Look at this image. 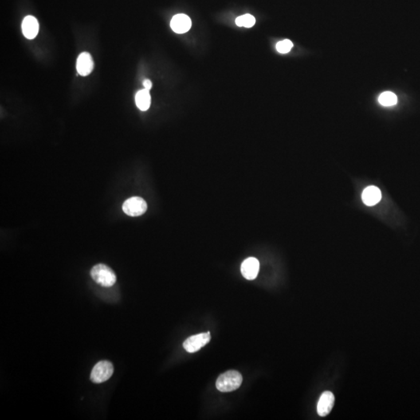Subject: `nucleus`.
<instances>
[{"label":"nucleus","mask_w":420,"mask_h":420,"mask_svg":"<svg viewBox=\"0 0 420 420\" xmlns=\"http://www.w3.org/2000/svg\"><path fill=\"white\" fill-rule=\"evenodd\" d=\"M292 46L293 45H292V41L287 39V40H283V41L278 42L277 45H276V49L280 53L287 54L291 52Z\"/></svg>","instance_id":"obj_15"},{"label":"nucleus","mask_w":420,"mask_h":420,"mask_svg":"<svg viewBox=\"0 0 420 420\" xmlns=\"http://www.w3.org/2000/svg\"><path fill=\"white\" fill-rule=\"evenodd\" d=\"M235 23L238 27L250 28L256 24V18L251 14H245V15L237 17L236 19Z\"/></svg>","instance_id":"obj_14"},{"label":"nucleus","mask_w":420,"mask_h":420,"mask_svg":"<svg viewBox=\"0 0 420 420\" xmlns=\"http://www.w3.org/2000/svg\"><path fill=\"white\" fill-rule=\"evenodd\" d=\"M143 86H144L145 89L147 90V91H150L153 87L152 82L150 81V80H144Z\"/></svg>","instance_id":"obj_16"},{"label":"nucleus","mask_w":420,"mask_h":420,"mask_svg":"<svg viewBox=\"0 0 420 420\" xmlns=\"http://www.w3.org/2000/svg\"><path fill=\"white\" fill-rule=\"evenodd\" d=\"M94 69L92 56L88 52H83L77 58L76 70L80 76H86L91 74Z\"/></svg>","instance_id":"obj_8"},{"label":"nucleus","mask_w":420,"mask_h":420,"mask_svg":"<svg viewBox=\"0 0 420 420\" xmlns=\"http://www.w3.org/2000/svg\"><path fill=\"white\" fill-rule=\"evenodd\" d=\"M211 336H210V332L208 331L206 333H201L198 335H193L188 338L184 342L183 346L185 350L189 353H195L201 350L203 346L210 342Z\"/></svg>","instance_id":"obj_5"},{"label":"nucleus","mask_w":420,"mask_h":420,"mask_svg":"<svg viewBox=\"0 0 420 420\" xmlns=\"http://www.w3.org/2000/svg\"><path fill=\"white\" fill-rule=\"evenodd\" d=\"M192 21L185 14H177L170 21V28L175 33H185L191 29Z\"/></svg>","instance_id":"obj_9"},{"label":"nucleus","mask_w":420,"mask_h":420,"mask_svg":"<svg viewBox=\"0 0 420 420\" xmlns=\"http://www.w3.org/2000/svg\"><path fill=\"white\" fill-rule=\"evenodd\" d=\"M22 32L28 39L34 38L39 32V24L37 19L33 16H27L22 22Z\"/></svg>","instance_id":"obj_10"},{"label":"nucleus","mask_w":420,"mask_h":420,"mask_svg":"<svg viewBox=\"0 0 420 420\" xmlns=\"http://www.w3.org/2000/svg\"><path fill=\"white\" fill-rule=\"evenodd\" d=\"M242 376L236 370H229L221 374L217 379L216 386L221 392H230L241 387Z\"/></svg>","instance_id":"obj_1"},{"label":"nucleus","mask_w":420,"mask_h":420,"mask_svg":"<svg viewBox=\"0 0 420 420\" xmlns=\"http://www.w3.org/2000/svg\"><path fill=\"white\" fill-rule=\"evenodd\" d=\"M135 104L140 111H147L151 104V97L150 91L141 90L135 95Z\"/></svg>","instance_id":"obj_12"},{"label":"nucleus","mask_w":420,"mask_h":420,"mask_svg":"<svg viewBox=\"0 0 420 420\" xmlns=\"http://www.w3.org/2000/svg\"><path fill=\"white\" fill-rule=\"evenodd\" d=\"M91 275L93 280L102 287H111L116 283L117 278L115 272L104 264H98L93 267Z\"/></svg>","instance_id":"obj_2"},{"label":"nucleus","mask_w":420,"mask_h":420,"mask_svg":"<svg viewBox=\"0 0 420 420\" xmlns=\"http://www.w3.org/2000/svg\"><path fill=\"white\" fill-rule=\"evenodd\" d=\"M114 372V367L109 361H100L95 365L91 374V382L100 384L111 378Z\"/></svg>","instance_id":"obj_3"},{"label":"nucleus","mask_w":420,"mask_h":420,"mask_svg":"<svg viewBox=\"0 0 420 420\" xmlns=\"http://www.w3.org/2000/svg\"><path fill=\"white\" fill-rule=\"evenodd\" d=\"M362 199L367 206H375L382 199V193L378 187L371 185L364 189L362 194Z\"/></svg>","instance_id":"obj_11"},{"label":"nucleus","mask_w":420,"mask_h":420,"mask_svg":"<svg viewBox=\"0 0 420 420\" xmlns=\"http://www.w3.org/2000/svg\"><path fill=\"white\" fill-rule=\"evenodd\" d=\"M259 261L256 258H248L243 261L241 270L243 276L248 280H253L257 277L259 272Z\"/></svg>","instance_id":"obj_6"},{"label":"nucleus","mask_w":420,"mask_h":420,"mask_svg":"<svg viewBox=\"0 0 420 420\" xmlns=\"http://www.w3.org/2000/svg\"><path fill=\"white\" fill-rule=\"evenodd\" d=\"M123 210L130 217H139L147 210V203L143 198L131 197L123 203Z\"/></svg>","instance_id":"obj_4"},{"label":"nucleus","mask_w":420,"mask_h":420,"mask_svg":"<svg viewBox=\"0 0 420 420\" xmlns=\"http://www.w3.org/2000/svg\"><path fill=\"white\" fill-rule=\"evenodd\" d=\"M378 101L382 105L390 107L397 104L398 98L394 93L387 91V92L382 93V95H380Z\"/></svg>","instance_id":"obj_13"},{"label":"nucleus","mask_w":420,"mask_h":420,"mask_svg":"<svg viewBox=\"0 0 420 420\" xmlns=\"http://www.w3.org/2000/svg\"><path fill=\"white\" fill-rule=\"evenodd\" d=\"M335 403V396L331 391H324L322 393L318 403V413L322 417H326L331 413Z\"/></svg>","instance_id":"obj_7"}]
</instances>
